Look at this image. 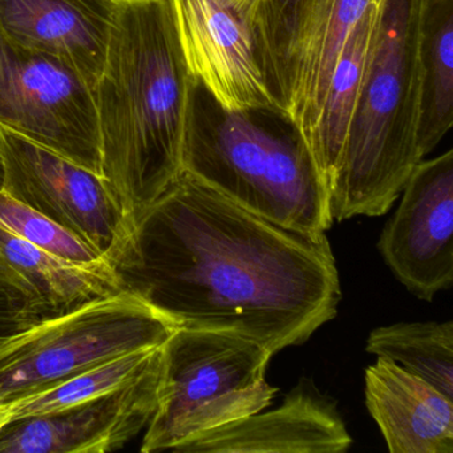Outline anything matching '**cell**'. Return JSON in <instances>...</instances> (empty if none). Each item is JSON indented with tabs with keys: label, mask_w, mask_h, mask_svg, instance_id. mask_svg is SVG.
<instances>
[{
	"label": "cell",
	"mask_w": 453,
	"mask_h": 453,
	"mask_svg": "<svg viewBox=\"0 0 453 453\" xmlns=\"http://www.w3.org/2000/svg\"><path fill=\"white\" fill-rule=\"evenodd\" d=\"M0 277L23 296L38 323L123 291L110 265L63 261L2 226Z\"/></svg>",
	"instance_id": "2e32d148"
},
{
	"label": "cell",
	"mask_w": 453,
	"mask_h": 453,
	"mask_svg": "<svg viewBox=\"0 0 453 453\" xmlns=\"http://www.w3.org/2000/svg\"><path fill=\"white\" fill-rule=\"evenodd\" d=\"M4 44L0 128L102 176L95 88L58 58Z\"/></svg>",
	"instance_id": "ba28073f"
},
{
	"label": "cell",
	"mask_w": 453,
	"mask_h": 453,
	"mask_svg": "<svg viewBox=\"0 0 453 453\" xmlns=\"http://www.w3.org/2000/svg\"><path fill=\"white\" fill-rule=\"evenodd\" d=\"M418 0H380L365 73L328 190L334 221L383 216L423 160L418 147L416 22Z\"/></svg>",
	"instance_id": "277c9868"
},
{
	"label": "cell",
	"mask_w": 453,
	"mask_h": 453,
	"mask_svg": "<svg viewBox=\"0 0 453 453\" xmlns=\"http://www.w3.org/2000/svg\"><path fill=\"white\" fill-rule=\"evenodd\" d=\"M38 325L23 296L0 277V334H14Z\"/></svg>",
	"instance_id": "7402d4cb"
},
{
	"label": "cell",
	"mask_w": 453,
	"mask_h": 453,
	"mask_svg": "<svg viewBox=\"0 0 453 453\" xmlns=\"http://www.w3.org/2000/svg\"><path fill=\"white\" fill-rule=\"evenodd\" d=\"M373 4H380V0H373Z\"/></svg>",
	"instance_id": "4316f807"
},
{
	"label": "cell",
	"mask_w": 453,
	"mask_h": 453,
	"mask_svg": "<svg viewBox=\"0 0 453 453\" xmlns=\"http://www.w3.org/2000/svg\"><path fill=\"white\" fill-rule=\"evenodd\" d=\"M0 226L63 261L81 266L110 265L78 235L0 190Z\"/></svg>",
	"instance_id": "44dd1931"
},
{
	"label": "cell",
	"mask_w": 453,
	"mask_h": 453,
	"mask_svg": "<svg viewBox=\"0 0 453 453\" xmlns=\"http://www.w3.org/2000/svg\"><path fill=\"white\" fill-rule=\"evenodd\" d=\"M110 266L174 328L240 334L273 355L309 341L342 299L326 234L257 216L187 172L134 222Z\"/></svg>",
	"instance_id": "6da1fadb"
},
{
	"label": "cell",
	"mask_w": 453,
	"mask_h": 453,
	"mask_svg": "<svg viewBox=\"0 0 453 453\" xmlns=\"http://www.w3.org/2000/svg\"><path fill=\"white\" fill-rule=\"evenodd\" d=\"M4 158H2V152H0V190L4 189Z\"/></svg>",
	"instance_id": "d4e9b609"
},
{
	"label": "cell",
	"mask_w": 453,
	"mask_h": 453,
	"mask_svg": "<svg viewBox=\"0 0 453 453\" xmlns=\"http://www.w3.org/2000/svg\"><path fill=\"white\" fill-rule=\"evenodd\" d=\"M375 12L376 4H372L349 34L328 86L319 120L307 140L327 192L343 157L344 145L365 73Z\"/></svg>",
	"instance_id": "ac0fdd59"
},
{
	"label": "cell",
	"mask_w": 453,
	"mask_h": 453,
	"mask_svg": "<svg viewBox=\"0 0 453 453\" xmlns=\"http://www.w3.org/2000/svg\"><path fill=\"white\" fill-rule=\"evenodd\" d=\"M161 352L163 346L120 355L4 407L12 421L88 402L144 376L160 363Z\"/></svg>",
	"instance_id": "ffe728a7"
},
{
	"label": "cell",
	"mask_w": 453,
	"mask_h": 453,
	"mask_svg": "<svg viewBox=\"0 0 453 453\" xmlns=\"http://www.w3.org/2000/svg\"><path fill=\"white\" fill-rule=\"evenodd\" d=\"M10 334H0V346L6 342L7 336H9Z\"/></svg>",
	"instance_id": "484cf974"
},
{
	"label": "cell",
	"mask_w": 453,
	"mask_h": 453,
	"mask_svg": "<svg viewBox=\"0 0 453 453\" xmlns=\"http://www.w3.org/2000/svg\"><path fill=\"white\" fill-rule=\"evenodd\" d=\"M160 363L136 381L81 404L10 421L0 453H107L147 429L157 408Z\"/></svg>",
	"instance_id": "7c38bea8"
},
{
	"label": "cell",
	"mask_w": 453,
	"mask_h": 453,
	"mask_svg": "<svg viewBox=\"0 0 453 453\" xmlns=\"http://www.w3.org/2000/svg\"><path fill=\"white\" fill-rule=\"evenodd\" d=\"M182 172L257 216L326 234L328 192L304 134L280 108L232 110L190 76Z\"/></svg>",
	"instance_id": "3957f363"
},
{
	"label": "cell",
	"mask_w": 453,
	"mask_h": 453,
	"mask_svg": "<svg viewBox=\"0 0 453 453\" xmlns=\"http://www.w3.org/2000/svg\"><path fill=\"white\" fill-rule=\"evenodd\" d=\"M12 418H10L9 412H7L6 407L4 405H0V429L4 428L7 423H10Z\"/></svg>",
	"instance_id": "603a6c76"
},
{
	"label": "cell",
	"mask_w": 453,
	"mask_h": 453,
	"mask_svg": "<svg viewBox=\"0 0 453 453\" xmlns=\"http://www.w3.org/2000/svg\"><path fill=\"white\" fill-rule=\"evenodd\" d=\"M373 0H262L264 70L275 104L314 131L349 34Z\"/></svg>",
	"instance_id": "52a82bcc"
},
{
	"label": "cell",
	"mask_w": 453,
	"mask_h": 453,
	"mask_svg": "<svg viewBox=\"0 0 453 453\" xmlns=\"http://www.w3.org/2000/svg\"><path fill=\"white\" fill-rule=\"evenodd\" d=\"M174 330L152 307L123 290L10 334L0 347V405L120 355L163 346Z\"/></svg>",
	"instance_id": "8992f818"
},
{
	"label": "cell",
	"mask_w": 453,
	"mask_h": 453,
	"mask_svg": "<svg viewBox=\"0 0 453 453\" xmlns=\"http://www.w3.org/2000/svg\"><path fill=\"white\" fill-rule=\"evenodd\" d=\"M4 192L78 235L110 264L132 225L100 174L0 128Z\"/></svg>",
	"instance_id": "9c48e42d"
},
{
	"label": "cell",
	"mask_w": 453,
	"mask_h": 453,
	"mask_svg": "<svg viewBox=\"0 0 453 453\" xmlns=\"http://www.w3.org/2000/svg\"><path fill=\"white\" fill-rule=\"evenodd\" d=\"M190 76L172 0H118L95 97L102 176L132 226L182 172Z\"/></svg>",
	"instance_id": "7a4b0ae2"
},
{
	"label": "cell",
	"mask_w": 453,
	"mask_h": 453,
	"mask_svg": "<svg viewBox=\"0 0 453 453\" xmlns=\"http://www.w3.org/2000/svg\"><path fill=\"white\" fill-rule=\"evenodd\" d=\"M378 249L410 293L431 302L453 283V150L413 168Z\"/></svg>",
	"instance_id": "8fae6325"
},
{
	"label": "cell",
	"mask_w": 453,
	"mask_h": 453,
	"mask_svg": "<svg viewBox=\"0 0 453 453\" xmlns=\"http://www.w3.org/2000/svg\"><path fill=\"white\" fill-rule=\"evenodd\" d=\"M261 2L172 0L190 73L232 110L280 108L265 76Z\"/></svg>",
	"instance_id": "30bf717a"
},
{
	"label": "cell",
	"mask_w": 453,
	"mask_h": 453,
	"mask_svg": "<svg viewBox=\"0 0 453 453\" xmlns=\"http://www.w3.org/2000/svg\"><path fill=\"white\" fill-rule=\"evenodd\" d=\"M351 444L336 403L302 378L280 407L203 432L173 452L341 453Z\"/></svg>",
	"instance_id": "4fadbf2b"
},
{
	"label": "cell",
	"mask_w": 453,
	"mask_h": 453,
	"mask_svg": "<svg viewBox=\"0 0 453 453\" xmlns=\"http://www.w3.org/2000/svg\"><path fill=\"white\" fill-rule=\"evenodd\" d=\"M365 351L387 357L453 400V322H402L373 328Z\"/></svg>",
	"instance_id": "d6986e66"
},
{
	"label": "cell",
	"mask_w": 453,
	"mask_h": 453,
	"mask_svg": "<svg viewBox=\"0 0 453 453\" xmlns=\"http://www.w3.org/2000/svg\"><path fill=\"white\" fill-rule=\"evenodd\" d=\"M272 357L264 344L240 334L176 328L163 344L157 408L142 452L173 450L266 410L278 391L266 381Z\"/></svg>",
	"instance_id": "5b68a950"
},
{
	"label": "cell",
	"mask_w": 453,
	"mask_h": 453,
	"mask_svg": "<svg viewBox=\"0 0 453 453\" xmlns=\"http://www.w3.org/2000/svg\"><path fill=\"white\" fill-rule=\"evenodd\" d=\"M368 412L391 453H453V400L378 357L365 368Z\"/></svg>",
	"instance_id": "9a60e30c"
},
{
	"label": "cell",
	"mask_w": 453,
	"mask_h": 453,
	"mask_svg": "<svg viewBox=\"0 0 453 453\" xmlns=\"http://www.w3.org/2000/svg\"><path fill=\"white\" fill-rule=\"evenodd\" d=\"M416 73L418 147L424 158L453 124V0H418Z\"/></svg>",
	"instance_id": "e0dca14e"
},
{
	"label": "cell",
	"mask_w": 453,
	"mask_h": 453,
	"mask_svg": "<svg viewBox=\"0 0 453 453\" xmlns=\"http://www.w3.org/2000/svg\"><path fill=\"white\" fill-rule=\"evenodd\" d=\"M118 0H0V38L58 58L96 87Z\"/></svg>",
	"instance_id": "5bb4252c"
},
{
	"label": "cell",
	"mask_w": 453,
	"mask_h": 453,
	"mask_svg": "<svg viewBox=\"0 0 453 453\" xmlns=\"http://www.w3.org/2000/svg\"><path fill=\"white\" fill-rule=\"evenodd\" d=\"M4 78V44H2V38H0V81Z\"/></svg>",
	"instance_id": "cb8c5ba5"
}]
</instances>
